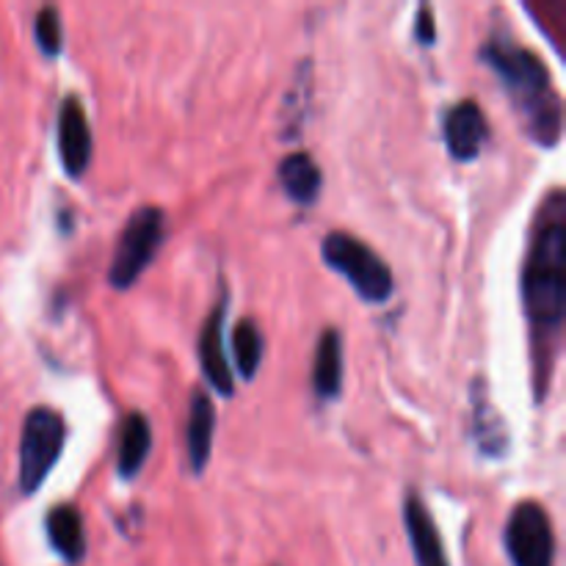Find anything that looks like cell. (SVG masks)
<instances>
[{"instance_id":"ba28073f","label":"cell","mask_w":566,"mask_h":566,"mask_svg":"<svg viewBox=\"0 0 566 566\" xmlns=\"http://www.w3.org/2000/svg\"><path fill=\"white\" fill-rule=\"evenodd\" d=\"M442 130H446V147L451 158L468 164V160L479 158L481 147L490 138V122L475 99H462V103L451 105Z\"/></svg>"},{"instance_id":"5b68a950","label":"cell","mask_w":566,"mask_h":566,"mask_svg":"<svg viewBox=\"0 0 566 566\" xmlns=\"http://www.w3.org/2000/svg\"><path fill=\"white\" fill-rule=\"evenodd\" d=\"M66 423L55 409L33 407L22 426L20 440V490L33 495L64 451Z\"/></svg>"},{"instance_id":"6da1fadb","label":"cell","mask_w":566,"mask_h":566,"mask_svg":"<svg viewBox=\"0 0 566 566\" xmlns=\"http://www.w3.org/2000/svg\"><path fill=\"white\" fill-rule=\"evenodd\" d=\"M566 216L562 191L547 199L542 219L536 224L534 243L523 271V302L534 326L536 357H547V374L553 368L558 337L564 326L566 298Z\"/></svg>"},{"instance_id":"30bf717a","label":"cell","mask_w":566,"mask_h":566,"mask_svg":"<svg viewBox=\"0 0 566 566\" xmlns=\"http://www.w3.org/2000/svg\"><path fill=\"white\" fill-rule=\"evenodd\" d=\"M403 525H407L409 547H412L415 564L418 566H451L446 556V545L437 531V523L431 520L429 506L415 490L403 497Z\"/></svg>"},{"instance_id":"7a4b0ae2","label":"cell","mask_w":566,"mask_h":566,"mask_svg":"<svg viewBox=\"0 0 566 566\" xmlns=\"http://www.w3.org/2000/svg\"><path fill=\"white\" fill-rule=\"evenodd\" d=\"M481 59L506 86L514 108L523 116L525 133L542 147H556L562 138V99L545 61L506 36H492L481 48Z\"/></svg>"},{"instance_id":"ac0fdd59","label":"cell","mask_w":566,"mask_h":566,"mask_svg":"<svg viewBox=\"0 0 566 566\" xmlns=\"http://www.w3.org/2000/svg\"><path fill=\"white\" fill-rule=\"evenodd\" d=\"M33 39H36L39 50L44 55H59L64 50V22H61V11L55 6H44L33 17Z\"/></svg>"},{"instance_id":"5bb4252c","label":"cell","mask_w":566,"mask_h":566,"mask_svg":"<svg viewBox=\"0 0 566 566\" xmlns=\"http://www.w3.org/2000/svg\"><path fill=\"white\" fill-rule=\"evenodd\" d=\"M48 539L53 551L59 553L70 566H77L86 558V528L77 509L72 506H53L48 514Z\"/></svg>"},{"instance_id":"e0dca14e","label":"cell","mask_w":566,"mask_h":566,"mask_svg":"<svg viewBox=\"0 0 566 566\" xmlns=\"http://www.w3.org/2000/svg\"><path fill=\"white\" fill-rule=\"evenodd\" d=\"M475 434H479V446L484 448V453H490V457H501V453L506 451L503 423L495 415V409L486 403L484 396H481V401L475 398Z\"/></svg>"},{"instance_id":"3957f363","label":"cell","mask_w":566,"mask_h":566,"mask_svg":"<svg viewBox=\"0 0 566 566\" xmlns=\"http://www.w3.org/2000/svg\"><path fill=\"white\" fill-rule=\"evenodd\" d=\"M321 258L329 265L332 271H337L340 276H346L348 285L357 291L359 298L370 304H385L387 298L396 291V280H392V271L374 249L365 241H359L352 232L335 230L321 241Z\"/></svg>"},{"instance_id":"7c38bea8","label":"cell","mask_w":566,"mask_h":566,"mask_svg":"<svg viewBox=\"0 0 566 566\" xmlns=\"http://www.w3.org/2000/svg\"><path fill=\"white\" fill-rule=\"evenodd\" d=\"M313 390L321 401H335L343 390V340L335 326L321 332L315 346Z\"/></svg>"},{"instance_id":"9a60e30c","label":"cell","mask_w":566,"mask_h":566,"mask_svg":"<svg viewBox=\"0 0 566 566\" xmlns=\"http://www.w3.org/2000/svg\"><path fill=\"white\" fill-rule=\"evenodd\" d=\"M282 188H285L287 197L296 205H315L318 199L321 186H324V175H321V166L315 164V158L310 153H291L282 158L280 169Z\"/></svg>"},{"instance_id":"8992f818","label":"cell","mask_w":566,"mask_h":566,"mask_svg":"<svg viewBox=\"0 0 566 566\" xmlns=\"http://www.w3.org/2000/svg\"><path fill=\"white\" fill-rule=\"evenodd\" d=\"M509 562L514 566H553L556 564V534L547 509L536 501H523L512 509L506 523Z\"/></svg>"},{"instance_id":"8fae6325","label":"cell","mask_w":566,"mask_h":566,"mask_svg":"<svg viewBox=\"0 0 566 566\" xmlns=\"http://www.w3.org/2000/svg\"><path fill=\"white\" fill-rule=\"evenodd\" d=\"M213 434H216V409L213 401L205 390H193L191 401H188V423H186V451L188 464L193 473H205L208 468L210 451H213Z\"/></svg>"},{"instance_id":"2e32d148","label":"cell","mask_w":566,"mask_h":566,"mask_svg":"<svg viewBox=\"0 0 566 566\" xmlns=\"http://www.w3.org/2000/svg\"><path fill=\"white\" fill-rule=\"evenodd\" d=\"M232 354H235V368L241 379H254V374L263 365L265 340L263 332L252 318H241L232 329Z\"/></svg>"},{"instance_id":"277c9868","label":"cell","mask_w":566,"mask_h":566,"mask_svg":"<svg viewBox=\"0 0 566 566\" xmlns=\"http://www.w3.org/2000/svg\"><path fill=\"white\" fill-rule=\"evenodd\" d=\"M166 238V216L164 210L147 205L138 208L136 213L127 219L125 230H122L119 241H116L114 263H111L108 280L116 291H127L138 276L147 271L155 254L160 252Z\"/></svg>"},{"instance_id":"52a82bcc","label":"cell","mask_w":566,"mask_h":566,"mask_svg":"<svg viewBox=\"0 0 566 566\" xmlns=\"http://www.w3.org/2000/svg\"><path fill=\"white\" fill-rule=\"evenodd\" d=\"M92 125L81 97L66 94L59 108V155L72 180H81L92 164Z\"/></svg>"},{"instance_id":"d6986e66","label":"cell","mask_w":566,"mask_h":566,"mask_svg":"<svg viewBox=\"0 0 566 566\" xmlns=\"http://www.w3.org/2000/svg\"><path fill=\"white\" fill-rule=\"evenodd\" d=\"M415 39L420 44H434L437 42V22H434V11L431 6H420L418 9V20H415Z\"/></svg>"},{"instance_id":"9c48e42d","label":"cell","mask_w":566,"mask_h":566,"mask_svg":"<svg viewBox=\"0 0 566 566\" xmlns=\"http://www.w3.org/2000/svg\"><path fill=\"white\" fill-rule=\"evenodd\" d=\"M224 313L227 296L210 310L208 321H205L202 332H199V365H202V374L210 381V387L219 396L232 398V392H235V374H232L230 359L224 354Z\"/></svg>"},{"instance_id":"4fadbf2b","label":"cell","mask_w":566,"mask_h":566,"mask_svg":"<svg viewBox=\"0 0 566 566\" xmlns=\"http://www.w3.org/2000/svg\"><path fill=\"white\" fill-rule=\"evenodd\" d=\"M153 451V426L142 412H130L119 426V446H116V470L122 479H136Z\"/></svg>"}]
</instances>
